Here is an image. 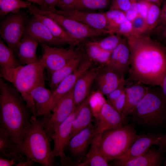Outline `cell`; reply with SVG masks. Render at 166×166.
I'll return each mask as SVG.
<instances>
[{"label":"cell","mask_w":166,"mask_h":166,"mask_svg":"<svg viewBox=\"0 0 166 166\" xmlns=\"http://www.w3.org/2000/svg\"><path fill=\"white\" fill-rule=\"evenodd\" d=\"M73 88L60 99L52 109L53 113L46 128L51 138L52 134L59 125L76 108L73 96Z\"/></svg>","instance_id":"11"},{"label":"cell","mask_w":166,"mask_h":166,"mask_svg":"<svg viewBox=\"0 0 166 166\" xmlns=\"http://www.w3.org/2000/svg\"><path fill=\"white\" fill-rule=\"evenodd\" d=\"M23 35L28 36L40 43L50 45H61L47 27L34 16L27 19Z\"/></svg>","instance_id":"19"},{"label":"cell","mask_w":166,"mask_h":166,"mask_svg":"<svg viewBox=\"0 0 166 166\" xmlns=\"http://www.w3.org/2000/svg\"><path fill=\"white\" fill-rule=\"evenodd\" d=\"M115 33L123 35L125 38L133 36V32L132 22L126 18L120 25Z\"/></svg>","instance_id":"39"},{"label":"cell","mask_w":166,"mask_h":166,"mask_svg":"<svg viewBox=\"0 0 166 166\" xmlns=\"http://www.w3.org/2000/svg\"><path fill=\"white\" fill-rule=\"evenodd\" d=\"M75 109L70 115L58 127L52 136L53 141V148L52 150L53 154L55 157L60 158L61 165L68 158L65 153V147L69 141L71 131L72 124L75 116Z\"/></svg>","instance_id":"14"},{"label":"cell","mask_w":166,"mask_h":166,"mask_svg":"<svg viewBox=\"0 0 166 166\" xmlns=\"http://www.w3.org/2000/svg\"><path fill=\"white\" fill-rule=\"evenodd\" d=\"M125 101L126 93L125 90L118 97L110 103L118 111L122 113Z\"/></svg>","instance_id":"44"},{"label":"cell","mask_w":166,"mask_h":166,"mask_svg":"<svg viewBox=\"0 0 166 166\" xmlns=\"http://www.w3.org/2000/svg\"><path fill=\"white\" fill-rule=\"evenodd\" d=\"M130 65V51L127 38H122L112 51L109 62L106 66L121 75L128 74Z\"/></svg>","instance_id":"15"},{"label":"cell","mask_w":166,"mask_h":166,"mask_svg":"<svg viewBox=\"0 0 166 166\" xmlns=\"http://www.w3.org/2000/svg\"><path fill=\"white\" fill-rule=\"evenodd\" d=\"M164 166H166V160H165L164 162Z\"/></svg>","instance_id":"56"},{"label":"cell","mask_w":166,"mask_h":166,"mask_svg":"<svg viewBox=\"0 0 166 166\" xmlns=\"http://www.w3.org/2000/svg\"><path fill=\"white\" fill-rule=\"evenodd\" d=\"M127 39L130 51L128 78L160 87L166 75V48L148 34Z\"/></svg>","instance_id":"1"},{"label":"cell","mask_w":166,"mask_h":166,"mask_svg":"<svg viewBox=\"0 0 166 166\" xmlns=\"http://www.w3.org/2000/svg\"><path fill=\"white\" fill-rule=\"evenodd\" d=\"M75 0H58L57 6L61 10H68L74 8Z\"/></svg>","instance_id":"45"},{"label":"cell","mask_w":166,"mask_h":166,"mask_svg":"<svg viewBox=\"0 0 166 166\" xmlns=\"http://www.w3.org/2000/svg\"><path fill=\"white\" fill-rule=\"evenodd\" d=\"M16 58L13 50L4 42L0 40V69L5 70L17 68L22 65Z\"/></svg>","instance_id":"31"},{"label":"cell","mask_w":166,"mask_h":166,"mask_svg":"<svg viewBox=\"0 0 166 166\" xmlns=\"http://www.w3.org/2000/svg\"><path fill=\"white\" fill-rule=\"evenodd\" d=\"M83 42L85 56L95 62L106 66L108 64L112 52L103 50L91 41Z\"/></svg>","instance_id":"30"},{"label":"cell","mask_w":166,"mask_h":166,"mask_svg":"<svg viewBox=\"0 0 166 166\" xmlns=\"http://www.w3.org/2000/svg\"><path fill=\"white\" fill-rule=\"evenodd\" d=\"M124 79L123 76L105 66L100 70L95 79L98 91L106 95L116 89Z\"/></svg>","instance_id":"24"},{"label":"cell","mask_w":166,"mask_h":166,"mask_svg":"<svg viewBox=\"0 0 166 166\" xmlns=\"http://www.w3.org/2000/svg\"><path fill=\"white\" fill-rule=\"evenodd\" d=\"M163 6L157 26L166 25V0L163 1Z\"/></svg>","instance_id":"47"},{"label":"cell","mask_w":166,"mask_h":166,"mask_svg":"<svg viewBox=\"0 0 166 166\" xmlns=\"http://www.w3.org/2000/svg\"><path fill=\"white\" fill-rule=\"evenodd\" d=\"M106 101L103 94L97 91L91 93L89 104L93 117L95 118L97 116L103 105Z\"/></svg>","instance_id":"37"},{"label":"cell","mask_w":166,"mask_h":166,"mask_svg":"<svg viewBox=\"0 0 166 166\" xmlns=\"http://www.w3.org/2000/svg\"><path fill=\"white\" fill-rule=\"evenodd\" d=\"M126 101L122 113L126 117L130 114L147 92L149 87L140 82L125 79Z\"/></svg>","instance_id":"21"},{"label":"cell","mask_w":166,"mask_h":166,"mask_svg":"<svg viewBox=\"0 0 166 166\" xmlns=\"http://www.w3.org/2000/svg\"><path fill=\"white\" fill-rule=\"evenodd\" d=\"M29 1L39 5L40 7H45L46 6L42 0H23Z\"/></svg>","instance_id":"53"},{"label":"cell","mask_w":166,"mask_h":166,"mask_svg":"<svg viewBox=\"0 0 166 166\" xmlns=\"http://www.w3.org/2000/svg\"><path fill=\"white\" fill-rule=\"evenodd\" d=\"M84 58L74 72L64 79L52 91L51 110L58 102L73 88L80 77L89 69L93 62L87 57Z\"/></svg>","instance_id":"13"},{"label":"cell","mask_w":166,"mask_h":166,"mask_svg":"<svg viewBox=\"0 0 166 166\" xmlns=\"http://www.w3.org/2000/svg\"><path fill=\"white\" fill-rule=\"evenodd\" d=\"M125 117L118 111L108 101H106L95 118L97 125L95 136L104 131L123 125Z\"/></svg>","instance_id":"12"},{"label":"cell","mask_w":166,"mask_h":166,"mask_svg":"<svg viewBox=\"0 0 166 166\" xmlns=\"http://www.w3.org/2000/svg\"><path fill=\"white\" fill-rule=\"evenodd\" d=\"M52 94V91L45 86H38L31 92L35 105L36 116L42 117L46 128L52 115L51 104Z\"/></svg>","instance_id":"18"},{"label":"cell","mask_w":166,"mask_h":166,"mask_svg":"<svg viewBox=\"0 0 166 166\" xmlns=\"http://www.w3.org/2000/svg\"><path fill=\"white\" fill-rule=\"evenodd\" d=\"M138 2L140 5L139 15L146 20L149 10L150 2L147 0H140Z\"/></svg>","instance_id":"46"},{"label":"cell","mask_w":166,"mask_h":166,"mask_svg":"<svg viewBox=\"0 0 166 166\" xmlns=\"http://www.w3.org/2000/svg\"><path fill=\"white\" fill-rule=\"evenodd\" d=\"M35 162L32 160H24L17 162L15 165L16 166H31Z\"/></svg>","instance_id":"51"},{"label":"cell","mask_w":166,"mask_h":166,"mask_svg":"<svg viewBox=\"0 0 166 166\" xmlns=\"http://www.w3.org/2000/svg\"><path fill=\"white\" fill-rule=\"evenodd\" d=\"M156 38L155 39L161 43L166 48V25L157 26L150 33Z\"/></svg>","instance_id":"40"},{"label":"cell","mask_w":166,"mask_h":166,"mask_svg":"<svg viewBox=\"0 0 166 166\" xmlns=\"http://www.w3.org/2000/svg\"><path fill=\"white\" fill-rule=\"evenodd\" d=\"M95 136L102 153L108 161L124 154L140 135L137 134L132 125L123 124Z\"/></svg>","instance_id":"6"},{"label":"cell","mask_w":166,"mask_h":166,"mask_svg":"<svg viewBox=\"0 0 166 166\" xmlns=\"http://www.w3.org/2000/svg\"><path fill=\"white\" fill-rule=\"evenodd\" d=\"M71 18L81 22L105 34H111L107 29V22L104 12L81 11L75 9L68 10H57L55 8L46 10Z\"/></svg>","instance_id":"10"},{"label":"cell","mask_w":166,"mask_h":166,"mask_svg":"<svg viewBox=\"0 0 166 166\" xmlns=\"http://www.w3.org/2000/svg\"><path fill=\"white\" fill-rule=\"evenodd\" d=\"M33 115L25 128L21 143L19 145L21 153L26 160H32L43 166L57 164L50 147L52 140L42 118Z\"/></svg>","instance_id":"3"},{"label":"cell","mask_w":166,"mask_h":166,"mask_svg":"<svg viewBox=\"0 0 166 166\" xmlns=\"http://www.w3.org/2000/svg\"><path fill=\"white\" fill-rule=\"evenodd\" d=\"M112 0H75L74 9L84 11L94 12L107 8Z\"/></svg>","instance_id":"32"},{"label":"cell","mask_w":166,"mask_h":166,"mask_svg":"<svg viewBox=\"0 0 166 166\" xmlns=\"http://www.w3.org/2000/svg\"><path fill=\"white\" fill-rule=\"evenodd\" d=\"M45 4L46 7H39L40 8L45 10H50L55 8L57 6L58 0H42Z\"/></svg>","instance_id":"49"},{"label":"cell","mask_w":166,"mask_h":166,"mask_svg":"<svg viewBox=\"0 0 166 166\" xmlns=\"http://www.w3.org/2000/svg\"><path fill=\"white\" fill-rule=\"evenodd\" d=\"M140 7L138 1L132 2L131 6L125 13L126 18L132 22L139 15Z\"/></svg>","instance_id":"42"},{"label":"cell","mask_w":166,"mask_h":166,"mask_svg":"<svg viewBox=\"0 0 166 166\" xmlns=\"http://www.w3.org/2000/svg\"><path fill=\"white\" fill-rule=\"evenodd\" d=\"M39 42L32 38L23 35L18 45L17 56L22 64L36 63L39 59L36 52Z\"/></svg>","instance_id":"27"},{"label":"cell","mask_w":166,"mask_h":166,"mask_svg":"<svg viewBox=\"0 0 166 166\" xmlns=\"http://www.w3.org/2000/svg\"><path fill=\"white\" fill-rule=\"evenodd\" d=\"M40 45L42 55L39 61L47 70L49 77L53 72L66 65L78 53L73 47L67 49L52 47L44 43H40Z\"/></svg>","instance_id":"9"},{"label":"cell","mask_w":166,"mask_h":166,"mask_svg":"<svg viewBox=\"0 0 166 166\" xmlns=\"http://www.w3.org/2000/svg\"><path fill=\"white\" fill-rule=\"evenodd\" d=\"M150 86L130 114L134 122L141 126L158 127L166 124V100L161 89Z\"/></svg>","instance_id":"5"},{"label":"cell","mask_w":166,"mask_h":166,"mask_svg":"<svg viewBox=\"0 0 166 166\" xmlns=\"http://www.w3.org/2000/svg\"><path fill=\"white\" fill-rule=\"evenodd\" d=\"M154 144L158 146L159 148L166 151V132L164 135L162 134L154 141Z\"/></svg>","instance_id":"48"},{"label":"cell","mask_w":166,"mask_h":166,"mask_svg":"<svg viewBox=\"0 0 166 166\" xmlns=\"http://www.w3.org/2000/svg\"><path fill=\"white\" fill-rule=\"evenodd\" d=\"M161 9L156 4L150 2L148 15L146 19V31L145 34H150L157 26Z\"/></svg>","instance_id":"35"},{"label":"cell","mask_w":166,"mask_h":166,"mask_svg":"<svg viewBox=\"0 0 166 166\" xmlns=\"http://www.w3.org/2000/svg\"><path fill=\"white\" fill-rule=\"evenodd\" d=\"M32 2L23 0H0V16L3 17L9 14L17 13L22 8H28Z\"/></svg>","instance_id":"33"},{"label":"cell","mask_w":166,"mask_h":166,"mask_svg":"<svg viewBox=\"0 0 166 166\" xmlns=\"http://www.w3.org/2000/svg\"><path fill=\"white\" fill-rule=\"evenodd\" d=\"M45 69L38 60L35 63L21 65L11 69H0L1 77L15 87L33 115L35 116V107L31 92L38 86H45Z\"/></svg>","instance_id":"4"},{"label":"cell","mask_w":166,"mask_h":166,"mask_svg":"<svg viewBox=\"0 0 166 166\" xmlns=\"http://www.w3.org/2000/svg\"><path fill=\"white\" fill-rule=\"evenodd\" d=\"M90 95L91 93L75 109L69 141L73 136L92 123L94 117L89 104Z\"/></svg>","instance_id":"23"},{"label":"cell","mask_w":166,"mask_h":166,"mask_svg":"<svg viewBox=\"0 0 166 166\" xmlns=\"http://www.w3.org/2000/svg\"><path fill=\"white\" fill-rule=\"evenodd\" d=\"M100 70L98 68L89 69L77 81L73 89L75 108L79 106L90 94L91 86Z\"/></svg>","instance_id":"22"},{"label":"cell","mask_w":166,"mask_h":166,"mask_svg":"<svg viewBox=\"0 0 166 166\" xmlns=\"http://www.w3.org/2000/svg\"><path fill=\"white\" fill-rule=\"evenodd\" d=\"M161 148H149L143 154L121 164V166H160L165 160Z\"/></svg>","instance_id":"26"},{"label":"cell","mask_w":166,"mask_h":166,"mask_svg":"<svg viewBox=\"0 0 166 166\" xmlns=\"http://www.w3.org/2000/svg\"><path fill=\"white\" fill-rule=\"evenodd\" d=\"M0 157L17 162L25 160L24 156L20 152L19 144L1 126H0Z\"/></svg>","instance_id":"25"},{"label":"cell","mask_w":166,"mask_h":166,"mask_svg":"<svg viewBox=\"0 0 166 166\" xmlns=\"http://www.w3.org/2000/svg\"><path fill=\"white\" fill-rule=\"evenodd\" d=\"M161 93L166 100V75L160 86Z\"/></svg>","instance_id":"52"},{"label":"cell","mask_w":166,"mask_h":166,"mask_svg":"<svg viewBox=\"0 0 166 166\" xmlns=\"http://www.w3.org/2000/svg\"><path fill=\"white\" fill-rule=\"evenodd\" d=\"M85 160L78 164V166H109L108 161L102 153L97 137L95 136L90 144L89 149L85 156Z\"/></svg>","instance_id":"29"},{"label":"cell","mask_w":166,"mask_h":166,"mask_svg":"<svg viewBox=\"0 0 166 166\" xmlns=\"http://www.w3.org/2000/svg\"><path fill=\"white\" fill-rule=\"evenodd\" d=\"M95 128L96 125L91 123L70 140L66 146L73 156L79 159L85 156L95 136Z\"/></svg>","instance_id":"17"},{"label":"cell","mask_w":166,"mask_h":166,"mask_svg":"<svg viewBox=\"0 0 166 166\" xmlns=\"http://www.w3.org/2000/svg\"><path fill=\"white\" fill-rule=\"evenodd\" d=\"M132 2H136L139 1V0H130Z\"/></svg>","instance_id":"55"},{"label":"cell","mask_w":166,"mask_h":166,"mask_svg":"<svg viewBox=\"0 0 166 166\" xmlns=\"http://www.w3.org/2000/svg\"><path fill=\"white\" fill-rule=\"evenodd\" d=\"M161 135V133H150L140 135L124 154L114 160V165L121 166L122 164L143 154L154 144V141Z\"/></svg>","instance_id":"16"},{"label":"cell","mask_w":166,"mask_h":166,"mask_svg":"<svg viewBox=\"0 0 166 166\" xmlns=\"http://www.w3.org/2000/svg\"><path fill=\"white\" fill-rule=\"evenodd\" d=\"M149 2L156 4L160 7L163 2V0H147Z\"/></svg>","instance_id":"54"},{"label":"cell","mask_w":166,"mask_h":166,"mask_svg":"<svg viewBox=\"0 0 166 166\" xmlns=\"http://www.w3.org/2000/svg\"><path fill=\"white\" fill-rule=\"evenodd\" d=\"M107 22V29L111 34H114L126 18L125 13L117 10H109L104 12Z\"/></svg>","instance_id":"34"},{"label":"cell","mask_w":166,"mask_h":166,"mask_svg":"<svg viewBox=\"0 0 166 166\" xmlns=\"http://www.w3.org/2000/svg\"><path fill=\"white\" fill-rule=\"evenodd\" d=\"M122 38L119 34H112L101 40L92 41L101 49L112 52L119 44Z\"/></svg>","instance_id":"36"},{"label":"cell","mask_w":166,"mask_h":166,"mask_svg":"<svg viewBox=\"0 0 166 166\" xmlns=\"http://www.w3.org/2000/svg\"><path fill=\"white\" fill-rule=\"evenodd\" d=\"M29 8L54 20L70 36L77 40L84 42L89 38L105 34L76 20L38 8L32 4Z\"/></svg>","instance_id":"7"},{"label":"cell","mask_w":166,"mask_h":166,"mask_svg":"<svg viewBox=\"0 0 166 166\" xmlns=\"http://www.w3.org/2000/svg\"><path fill=\"white\" fill-rule=\"evenodd\" d=\"M10 83L0 77V126L19 145L22 140L24 130L30 122L31 116L21 94Z\"/></svg>","instance_id":"2"},{"label":"cell","mask_w":166,"mask_h":166,"mask_svg":"<svg viewBox=\"0 0 166 166\" xmlns=\"http://www.w3.org/2000/svg\"><path fill=\"white\" fill-rule=\"evenodd\" d=\"M32 15L41 21L48 28L61 45L67 44L71 47L79 45L82 42L72 37L55 21L51 18L29 8Z\"/></svg>","instance_id":"20"},{"label":"cell","mask_w":166,"mask_h":166,"mask_svg":"<svg viewBox=\"0 0 166 166\" xmlns=\"http://www.w3.org/2000/svg\"><path fill=\"white\" fill-rule=\"evenodd\" d=\"M17 162L12 160L0 157V166H12L15 165Z\"/></svg>","instance_id":"50"},{"label":"cell","mask_w":166,"mask_h":166,"mask_svg":"<svg viewBox=\"0 0 166 166\" xmlns=\"http://www.w3.org/2000/svg\"><path fill=\"white\" fill-rule=\"evenodd\" d=\"M84 57L81 52L77 55L62 67L53 73L50 77L49 86L53 91L65 77L73 73L78 67Z\"/></svg>","instance_id":"28"},{"label":"cell","mask_w":166,"mask_h":166,"mask_svg":"<svg viewBox=\"0 0 166 166\" xmlns=\"http://www.w3.org/2000/svg\"><path fill=\"white\" fill-rule=\"evenodd\" d=\"M134 36L145 34L146 31V20L138 15L132 22Z\"/></svg>","instance_id":"38"},{"label":"cell","mask_w":166,"mask_h":166,"mask_svg":"<svg viewBox=\"0 0 166 166\" xmlns=\"http://www.w3.org/2000/svg\"><path fill=\"white\" fill-rule=\"evenodd\" d=\"M125 81L124 79L116 89L106 95L107 101L111 103L118 97L125 90Z\"/></svg>","instance_id":"43"},{"label":"cell","mask_w":166,"mask_h":166,"mask_svg":"<svg viewBox=\"0 0 166 166\" xmlns=\"http://www.w3.org/2000/svg\"><path fill=\"white\" fill-rule=\"evenodd\" d=\"M5 16L0 24L1 36L16 57L27 19L26 14L20 11Z\"/></svg>","instance_id":"8"},{"label":"cell","mask_w":166,"mask_h":166,"mask_svg":"<svg viewBox=\"0 0 166 166\" xmlns=\"http://www.w3.org/2000/svg\"><path fill=\"white\" fill-rule=\"evenodd\" d=\"M130 0H112L109 10H118L125 13L130 7Z\"/></svg>","instance_id":"41"}]
</instances>
